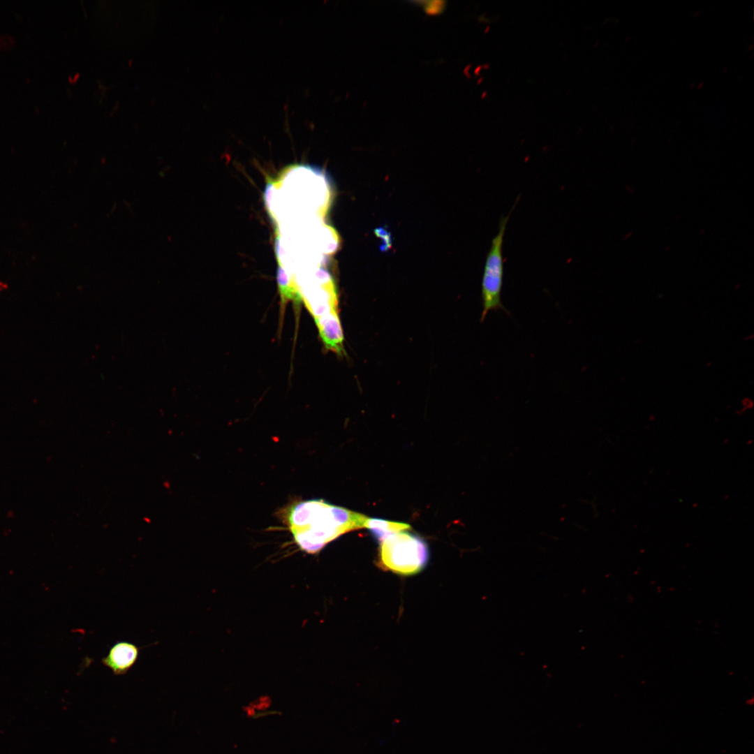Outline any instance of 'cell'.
I'll return each instance as SVG.
<instances>
[{
    "label": "cell",
    "instance_id": "ba28073f",
    "mask_svg": "<svg viewBox=\"0 0 754 754\" xmlns=\"http://www.w3.org/2000/svg\"><path fill=\"white\" fill-rule=\"evenodd\" d=\"M274 202H267V203H266V204H267V205H269V204H271V203H274ZM272 205H273V204H272ZM268 206H269V205H268ZM276 206H278V203H276V205H274V207H276ZM270 208H272V207H270ZM270 208H269V209H270Z\"/></svg>",
    "mask_w": 754,
    "mask_h": 754
},
{
    "label": "cell",
    "instance_id": "7a4b0ae2",
    "mask_svg": "<svg viewBox=\"0 0 754 754\" xmlns=\"http://www.w3.org/2000/svg\"><path fill=\"white\" fill-rule=\"evenodd\" d=\"M380 565L393 572L411 575L419 572L429 559L426 542L406 531L390 535L380 540Z\"/></svg>",
    "mask_w": 754,
    "mask_h": 754
},
{
    "label": "cell",
    "instance_id": "3957f363",
    "mask_svg": "<svg viewBox=\"0 0 754 754\" xmlns=\"http://www.w3.org/2000/svg\"><path fill=\"white\" fill-rule=\"evenodd\" d=\"M513 209L514 207L508 216L501 218L498 233L491 239V246L487 256L482 281L481 322L484 320L489 311L501 309L508 312L501 298L503 279V245L506 226Z\"/></svg>",
    "mask_w": 754,
    "mask_h": 754
},
{
    "label": "cell",
    "instance_id": "5b68a950",
    "mask_svg": "<svg viewBox=\"0 0 754 754\" xmlns=\"http://www.w3.org/2000/svg\"><path fill=\"white\" fill-rule=\"evenodd\" d=\"M319 335L325 346L334 352L343 350V331L337 312L330 313L315 320Z\"/></svg>",
    "mask_w": 754,
    "mask_h": 754
},
{
    "label": "cell",
    "instance_id": "277c9868",
    "mask_svg": "<svg viewBox=\"0 0 754 754\" xmlns=\"http://www.w3.org/2000/svg\"><path fill=\"white\" fill-rule=\"evenodd\" d=\"M139 651V647L131 642L119 641L110 647L101 662L114 674L123 675L135 664Z\"/></svg>",
    "mask_w": 754,
    "mask_h": 754
},
{
    "label": "cell",
    "instance_id": "6da1fadb",
    "mask_svg": "<svg viewBox=\"0 0 754 754\" xmlns=\"http://www.w3.org/2000/svg\"><path fill=\"white\" fill-rule=\"evenodd\" d=\"M280 516L297 547L312 555L341 535L364 528L368 518L323 499L296 501L283 508Z\"/></svg>",
    "mask_w": 754,
    "mask_h": 754
},
{
    "label": "cell",
    "instance_id": "8992f818",
    "mask_svg": "<svg viewBox=\"0 0 754 754\" xmlns=\"http://www.w3.org/2000/svg\"><path fill=\"white\" fill-rule=\"evenodd\" d=\"M364 528L370 530L380 540L390 535L406 531L411 528V526L404 523L368 517L365 522Z\"/></svg>",
    "mask_w": 754,
    "mask_h": 754
},
{
    "label": "cell",
    "instance_id": "52a82bcc",
    "mask_svg": "<svg viewBox=\"0 0 754 754\" xmlns=\"http://www.w3.org/2000/svg\"><path fill=\"white\" fill-rule=\"evenodd\" d=\"M277 283L281 303L286 304L288 301L296 303L302 302V297L293 281V277L280 266L277 271Z\"/></svg>",
    "mask_w": 754,
    "mask_h": 754
}]
</instances>
